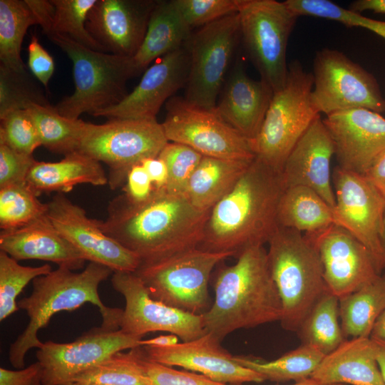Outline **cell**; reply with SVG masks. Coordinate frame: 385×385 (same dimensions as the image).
I'll return each instance as SVG.
<instances>
[{"label": "cell", "instance_id": "cell-1", "mask_svg": "<svg viewBox=\"0 0 385 385\" xmlns=\"http://www.w3.org/2000/svg\"><path fill=\"white\" fill-rule=\"evenodd\" d=\"M209 212L196 209L184 195L154 189L140 202L123 194L115 197L108 206L106 219L96 222L141 263H150L198 247Z\"/></svg>", "mask_w": 385, "mask_h": 385}, {"label": "cell", "instance_id": "cell-2", "mask_svg": "<svg viewBox=\"0 0 385 385\" xmlns=\"http://www.w3.org/2000/svg\"><path fill=\"white\" fill-rule=\"evenodd\" d=\"M280 173L255 158L232 189L209 212L198 248L237 257L264 245L278 227L284 191Z\"/></svg>", "mask_w": 385, "mask_h": 385}, {"label": "cell", "instance_id": "cell-3", "mask_svg": "<svg viewBox=\"0 0 385 385\" xmlns=\"http://www.w3.org/2000/svg\"><path fill=\"white\" fill-rule=\"evenodd\" d=\"M236 258L217 271L215 300L201 314L207 332L220 342L235 330L280 321L282 314L264 245L249 247Z\"/></svg>", "mask_w": 385, "mask_h": 385}, {"label": "cell", "instance_id": "cell-4", "mask_svg": "<svg viewBox=\"0 0 385 385\" xmlns=\"http://www.w3.org/2000/svg\"><path fill=\"white\" fill-rule=\"evenodd\" d=\"M112 272L104 265L89 262L80 272L58 267L47 274L35 278L31 294L18 302L19 309L26 312L29 322L10 344L8 355L11 364L17 369L24 368L29 350L39 349L43 344L38 337V331L47 326L55 314L73 311L86 303L98 307L103 319L102 327L120 329L123 309L106 306L98 294L100 284Z\"/></svg>", "mask_w": 385, "mask_h": 385}, {"label": "cell", "instance_id": "cell-5", "mask_svg": "<svg viewBox=\"0 0 385 385\" xmlns=\"http://www.w3.org/2000/svg\"><path fill=\"white\" fill-rule=\"evenodd\" d=\"M39 26L73 64L74 92L53 106L60 115L73 120L85 113L93 115L119 103L128 95L126 82L138 75L131 57L91 49L53 31L47 19Z\"/></svg>", "mask_w": 385, "mask_h": 385}, {"label": "cell", "instance_id": "cell-6", "mask_svg": "<svg viewBox=\"0 0 385 385\" xmlns=\"http://www.w3.org/2000/svg\"><path fill=\"white\" fill-rule=\"evenodd\" d=\"M267 243L269 266L282 305L279 322L285 330L297 332L328 290L320 255L305 234L279 225Z\"/></svg>", "mask_w": 385, "mask_h": 385}, {"label": "cell", "instance_id": "cell-7", "mask_svg": "<svg viewBox=\"0 0 385 385\" xmlns=\"http://www.w3.org/2000/svg\"><path fill=\"white\" fill-rule=\"evenodd\" d=\"M313 84L312 73L298 60L288 65L285 85L274 93L252 142L256 158L279 173L296 143L320 116L312 102Z\"/></svg>", "mask_w": 385, "mask_h": 385}, {"label": "cell", "instance_id": "cell-8", "mask_svg": "<svg viewBox=\"0 0 385 385\" xmlns=\"http://www.w3.org/2000/svg\"><path fill=\"white\" fill-rule=\"evenodd\" d=\"M157 119H111L103 124L85 122L76 152L109 168L108 183L123 186L135 165L158 157L168 143Z\"/></svg>", "mask_w": 385, "mask_h": 385}, {"label": "cell", "instance_id": "cell-9", "mask_svg": "<svg viewBox=\"0 0 385 385\" xmlns=\"http://www.w3.org/2000/svg\"><path fill=\"white\" fill-rule=\"evenodd\" d=\"M240 40L260 79L274 93L285 85L287 48L299 16L284 1L237 0Z\"/></svg>", "mask_w": 385, "mask_h": 385}, {"label": "cell", "instance_id": "cell-10", "mask_svg": "<svg viewBox=\"0 0 385 385\" xmlns=\"http://www.w3.org/2000/svg\"><path fill=\"white\" fill-rule=\"evenodd\" d=\"M230 257L233 256L196 247L157 262L141 263L133 273L153 299L185 312L202 314L209 309L211 272Z\"/></svg>", "mask_w": 385, "mask_h": 385}, {"label": "cell", "instance_id": "cell-11", "mask_svg": "<svg viewBox=\"0 0 385 385\" xmlns=\"http://www.w3.org/2000/svg\"><path fill=\"white\" fill-rule=\"evenodd\" d=\"M240 41L238 13L230 14L192 31L185 43L190 68L184 99L214 111Z\"/></svg>", "mask_w": 385, "mask_h": 385}, {"label": "cell", "instance_id": "cell-12", "mask_svg": "<svg viewBox=\"0 0 385 385\" xmlns=\"http://www.w3.org/2000/svg\"><path fill=\"white\" fill-rule=\"evenodd\" d=\"M312 73V102L319 113L358 108L385 112V98L376 78L344 53L329 48L317 51Z\"/></svg>", "mask_w": 385, "mask_h": 385}, {"label": "cell", "instance_id": "cell-13", "mask_svg": "<svg viewBox=\"0 0 385 385\" xmlns=\"http://www.w3.org/2000/svg\"><path fill=\"white\" fill-rule=\"evenodd\" d=\"M161 123L169 142L188 145L203 156L252 161L253 143L227 123L215 111H207L173 96Z\"/></svg>", "mask_w": 385, "mask_h": 385}, {"label": "cell", "instance_id": "cell-14", "mask_svg": "<svg viewBox=\"0 0 385 385\" xmlns=\"http://www.w3.org/2000/svg\"><path fill=\"white\" fill-rule=\"evenodd\" d=\"M334 223L349 232L370 252L380 274L385 267L381 244L385 199L363 175L337 166L332 174Z\"/></svg>", "mask_w": 385, "mask_h": 385}, {"label": "cell", "instance_id": "cell-15", "mask_svg": "<svg viewBox=\"0 0 385 385\" xmlns=\"http://www.w3.org/2000/svg\"><path fill=\"white\" fill-rule=\"evenodd\" d=\"M111 284L125 300L120 329L142 338L149 332H167L183 342L196 339L207 332L201 314H195L153 299L133 272H113Z\"/></svg>", "mask_w": 385, "mask_h": 385}, {"label": "cell", "instance_id": "cell-16", "mask_svg": "<svg viewBox=\"0 0 385 385\" xmlns=\"http://www.w3.org/2000/svg\"><path fill=\"white\" fill-rule=\"evenodd\" d=\"M142 338L120 329L93 328L71 342H43L36 356L42 368L43 385H64L73 382L82 372L112 354L141 346Z\"/></svg>", "mask_w": 385, "mask_h": 385}, {"label": "cell", "instance_id": "cell-17", "mask_svg": "<svg viewBox=\"0 0 385 385\" xmlns=\"http://www.w3.org/2000/svg\"><path fill=\"white\" fill-rule=\"evenodd\" d=\"M46 203V215L52 225L86 261L104 265L113 272H134L138 268V256L102 232L96 220L88 217L64 193H56Z\"/></svg>", "mask_w": 385, "mask_h": 385}, {"label": "cell", "instance_id": "cell-18", "mask_svg": "<svg viewBox=\"0 0 385 385\" xmlns=\"http://www.w3.org/2000/svg\"><path fill=\"white\" fill-rule=\"evenodd\" d=\"M306 235L319 253L328 290L337 297L359 289L381 274L367 248L342 227L334 224Z\"/></svg>", "mask_w": 385, "mask_h": 385}, {"label": "cell", "instance_id": "cell-19", "mask_svg": "<svg viewBox=\"0 0 385 385\" xmlns=\"http://www.w3.org/2000/svg\"><path fill=\"white\" fill-rule=\"evenodd\" d=\"M190 58L185 44L157 59L139 83L118 104L93 115L111 119H156L163 104L185 88Z\"/></svg>", "mask_w": 385, "mask_h": 385}, {"label": "cell", "instance_id": "cell-20", "mask_svg": "<svg viewBox=\"0 0 385 385\" xmlns=\"http://www.w3.org/2000/svg\"><path fill=\"white\" fill-rule=\"evenodd\" d=\"M323 123L334 145L339 168L365 175L385 150V118L358 108L327 115Z\"/></svg>", "mask_w": 385, "mask_h": 385}, {"label": "cell", "instance_id": "cell-21", "mask_svg": "<svg viewBox=\"0 0 385 385\" xmlns=\"http://www.w3.org/2000/svg\"><path fill=\"white\" fill-rule=\"evenodd\" d=\"M221 342L210 333L190 342L172 346H142L150 361L168 366H180L197 371L213 381L241 385L245 382L262 383L259 373L239 364L220 345Z\"/></svg>", "mask_w": 385, "mask_h": 385}, {"label": "cell", "instance_id": "cell-22", "mask_svg": "<svg viewBox=\"0 0 385 385\" xmlns=\"http://www.w3.org/2000/svg\"><path fill=\"white\" fill-rule=\"evenodd\" d=\"M153 0H96L87 17L93 38L113 54L133 57L148 28Z\"/></svg>", "mask_w": 385, "mask_h": 385}, {"label": "cell", "instance_id": "cell-23", "mask_svg": "<svg viewBox=\"0 0 385 385\" xmlns=\"http://www.w3.org/2000/svg\"><path fill=\"white\" fill-rule=\"evenodd\" d=\"M334 145L323 120L318 117L296 143L280 173L284 188L305 186L314 190L333 209L335 196L331 179Z\"/></svg>", "mask_w": 385, "mask_h": 385}, {"label": "cell", "instance_id": "cell-24", "mask_svg": "<svg viewBox=\"0 0 385 385\" xmlns=\"http://www.w3.org/2000/svg\"><path fill=\"white\" fill-rule=\"evenodd\" d=\"M272 88L246 73L236 59L219 96L215 112L247 139L254 141L262 125L272 99Z\"/></svg>", "mask_w": 385, "mask_h": 385}, {"label": "cell", "instance_id": "cell-25", "mask_svg": "<svg viewBox=\"0 0 385 385\" xmlns=\"http://www.w3.org/2000/svg\"><path fill=\"white\" fill-rule=\"evenodd\" d=\"M0 249L17 261H48L73 271L83 268L86 262L54 228L46 215L24 227L1 230Z\"/></svg>", "mask_w": 385, "mask_h": 385}, {"label": "cell", "instance_id": "cell-26", "mask_svg": "<svg viewBox=\"0 0 385 385\" xmlns=\"http://www.w3.org/2000/svg\"><path fill=\"white\" fill-rule=\"evenodd\" d=\"M310 378L326 384L385 385L371 337L345 340L324 356Z\"/></svg>", "mask_w": 385, "mask_h": 385}, {"label": "cell", "instance_id": "cell-27", "mask_svg": "<svg viewBox=\"0 0 385 385\" xmlns=\"http://www.w3.org/2000/svg\"><path fill=\"white\" fill-rule=\"evenodd\" d=\"M108 183L100 162L79 152L66 155L60 161H37L31 168L26 183L39 196L41 193L68 192L78 184L96 186Z\"/></svg>", "mask_w": 385, "mask_h": 385}, {"label": "cell", "instance_id": "cell-28", "mask_svg": "<svg viewBox=\"0 0 385 385\" xmlns=\"http://www.w3.org/2000/svg\"><path fill=\"white\" fill-rule=\"evenodd\" d=\"M192 30L185 23L173 0L156 1L144 39L132 57L138 74L160 57L183 46Z\"/></svg>", "mask_w": 385, "mask_h": 385}, {"label": "cell", "instance_id": "cell-29", "mask_svg": "<svg viewBox=\"0 0 385 385\" xmlns=\"http://www.w3.org/2000/svg\"><path fill=\"white\" fill-rule=\"evenodd\" d=\"M252 161L203 156L190 176L185 197L196 209L209 212L232 189Z\"/></svg>", "mask_w": 385, "mask_h": 385}, {"label": "cell", "instance_id": "cell-30", "mask_svg": "<svg viewBox=\"0 0 385 385\" xmlns=\"http://www.w3.org/2000/svg\"><path fill=\"white\" fill-rule=\"evenodd\" d=\"M277 224L312 235L335 224L334 211L312 189L300 185L289 187L284 189L279 199Z\"/></svg>", "mask_w": 385, "mask_h": 385}, {"label": "cell", "instance_id": "cell-31", "mask_svg": "<svg viewBox=\"0 0 385 385\" xmlns=\"http://www.w3.org/2000/svg\"><path fill=\"white\" fill-rule=\"evenodd\" d=\"M385 309V274L359 289L339 298L341 328L344 337H370Z\"/></svg>", "mask_w": 385, "mask_h": 385}, {"label": "cell", "instance_id": "cell-32", "mask_svg": "<svg viewBox=\"0 0 385 385\" xmlns=\"http://www.w3.org/2000/svg\"><path fill=\"white\" fill-rule=\"evenodd\" d=\"M324 356L316 347L302 344L272 361L251 356H234V358L241 365L261 374L265 380L299 382L311 377Z\"/></svg>", "mask_w": 385, "mask_h": 385}, {"label": "cell", "instance_id": "cell-33", "mask_svg": "<svg viewBox=\"0 0 385 385\" xmlns=\"http://www.w3.org/2000/svg\"><path fill=\"white\" fill-rule=\"evenodd\" d=\"M38 25L26 0H0V65L26 73L21 56V44L28 29Z\"/></svg>", "mask_w": 385, "mask_h": 385}, {"label": "cell", "instance_id": "cell-34", "mask_svg": "<svg viewBox=\"0 0 385 385\" xmlns=\"http://www.w3.org/2000/svg\"><path fill=\"white\" fill-rule=\"evenodd\" d=\"M141 346L118 351L78 375L73 382L98 385H152ZM72 383V382H71Z\"/></svg>", "mask_w": 385, "mask_h": 385}, {"label": "cell", "instance_id": "cell-35", "mask_svg": "<svg viewBox=\"0 0 385 385\" xmlns=\"http://www.w3.org/2000/svg\"><path fill=\"white\" fill-rule=\"evenodd\" d=\"M339 317V297L327 290L297 332L302 344L314 346L325 355L335 350L345 341Z\"/></svg>", "mask_w": 385, "mask_h": 385}, {"label": "cell", "instance_id": "cell-36", "mask_svg": "<svg viewBox=\"0 0 385 385\" xmlns=\"http://www.w3.org/2000/svg\"><path fill=\"white\" fill-rule=\"evenodd\" d=\"M26 110L35 123L41 145L64 156L77 151L85 121L63 117L51 105L33 104Z\"/></svg>", "mask_w": 385, "mask_h": 385}, {"label": "cell", "instance_id": "cell-37", "mask_svg": "<svg viewBox=\"0 0 385 385\" xmlns=\"http://www.w3.org/2000/svg\"><path fill=\"white\" fill-rule=\"evenodd\" d=\"M26 183L0 188V228L10 230L24 227L46 215L43 203Z\"/></svg>", "mask_w": 385, "mask_h": 385}, {"label": "cell", "instance_id": "cell-38", "mask_svg": "<svg viewBox=\"0 0 385 385\" xmlns=\"http://www.w3.org/2000/svg\"><path fill=\"white\" fill-rule=\"evenodd\" d=\"M53 11L48 17L50 27L95 51L106 52L86 28L89 11L96 0H50Z\"/></svg>", "mask_w": 385, "mask_h": 385}, {"label": "cell", "instance_id": "cell-39", "mask_svg": "<svg viewBox=\"0 0 385 385\" xmlns=\"http://www.w3.org/2000/svg\"><path fill=\"white\" fill-rule=\"evenodd\" d=\"M51 271L48 264L39 267L22 266L0 251V321L18 310L16 298L31 281Z\"/></svg>", "mask_w": 385, "mask_h": 385}, {"label": "cell", "instance_id": "cell-40", "mask_svg": "<svg viewBox=\"0 0 385 385\" xmlns=\"http://www.w3.org/2000/svg\"><path fill=\"white\" fill-rule=\"evenodd\" d=\"M298 16H308L335 21L348 27H361L385 39V21L366 17L329 0H286Z\"/></svg>", "mask_w": 385, "mask_h": 385}, {"label": "cell", "instance_id": "cell-41", "mask_svg": "<svg viewBox=\"0 0 385 385\" xmlns=\"http://www.w3.org/2000/svg\"><path fill=\"white\" fill-rule=\"evenodd\" d=\"M33 104L48 106L41 89L28 73H19L0 65V117Z\"/></svg>", "mask_w": 385, "mask_h": 385}, {"label": "cell", "instance_id": "cell-42", "mask_svg": "<svg viewBox=\"0 0 385 385\" xmlns=\"http://www.w3.org/2000/svg\"><path fill=\"white\" fill-rule=\"evenodd\" d=\"M158 157L165 163L168 180L165 189L174 194H185L188 181L203 155L192 148L168 142Z\"/></svg>", "mask_w": 385, "mask_h": 385}, {"label": "cell", "instance_id": "cell-43", "mask_svg": "<svg viewBox=\"0 0 385 385\" xmlns=\"http://www.w3.org/2000/svg\"><path fill=\"white\" fill-rule=\"evenodd\" d=\"M0 143L27 155L41 145L35 123L27 110H16L0 117Z\"/></svg>", "mask_w": 385, "mask_h": 385}, {"label": "cell", "instance_id": "cell-44", "mask_svg": "<svg viewBox=\"0 0 385 385\" xmlns=\"http://www.w3.org/2000/svg\"><path fill=\"white\" fill-rule=\"evenodd\" d=\"M188 26L193 30L237 12V0H173Z\"/></svg>", "mask_w": 385, "mask_h": 385}, {"label": "cell", "instance_id": "cell-45", "mask_svg": "<svg viewBox=\"0 0 385 385\" xmlns=\"http://www.w3.org/2000/svg\"><path fill=\"white\" fill-rule=\"evenodd\" d=\"M36 162L33 155L19 153L0 143V188L26 183Z\"/></svg>", "mask_w": 385, "mask_h": 385}, {"label": "cell", "instance_id": "cell-46", "mask_svg": "<svg viewBox=\"0 0 385 385\" xmlns=\"http://www.w3.org/2000/svg\"><path fill=\"white\" fill-rule=\"evenodd\" d=\"M145 364L152 385H229L202 374L173 369L150 361L146 356Z\"/></svg>", "mask_w": 385, "mask_h": 385}, {"label": "cell", "instance_id": "cell-47", "mask_svg": "<svg viewBox=\"0 0 385 385\" xmlns=\"http://www.w3.org/2000/svg\"><path fill=\"white\" fill-rule=\"evenodd\" d=\"M28 53L29 68L34 76L47 89L55 69L53 58L41 45L38 38L35 36L31 38Z\"/></svg>", "mask_w": 385, "mask_h": 385}, {"label": "cell", "instance_id": "cell-48", "mask_svg": "<svg viewBox=\"0 0 385 385\" xmlns=\"http://www.w3.org/2000/svg\"><path fill=\"white\" fill-rule=\"evenodd\" d=\"M123 195L130 201L140 202L148 199L154 187L143 166L140 163L129 170L123 185Z\"/></svg>", "mask_w": 385, "mask_h": 385}, {"label": "cell", "instance_id": "cell-49", "mask_svg": "<svg viewBox=\"0 0 385 385\" xmlns=\"http://www.w3.org/2000/svg\"><path fill=\"white\" fill-rule=\"evenodd\" d=\"M0 385H43L42 368L37 361L17 370L0 368Z\"/></svg>", "mask_w": 385, "mask_h": 385}, {"label": "cell", "instance_id": "cell-50", "mask_svg": "<svg viewBox=\"0 0 385 385\" xmlns=\"http://www.w3.org/2000/svg\"><path fill=\"white\" fill-rule=\"evenodd\" d=\"M146 170L154 189H165L168 180V168L158 156L143 160L140 163Z\"/></svg>", "mask_w": 385, "mask_h": 385}, {"label": "cell", "instance_id": "cell-51", "mask_svg": "<svg viewBox=\"0 0 385 385\" xmlns=\"http://www.w3.org/2000/svg\"><path fill=\"white\" fill-rule=\"evenodd\" d=\"M365 176L385 199V150L375 159Z\"/></svg>", "mask_w": 385, "mask_h": 385}, {"label": "cell", "instance_id": "cell-52", "mask_svg": "<svg viewBox=\"0 0 385 385\" xmlns=\"http://www.w3.org/2000/svg\"><path fill=\"white\" fill-rule=\"evenodd\" d=\"M349 9L361 13L372 11L376 14H385V0H356L352 1Z\"/></svg>", "mask_w": 385, "mask_h": 385}, {"label": "cell", "instance_id": "cell-53", "mask_svg": "<svg viewBox=\"0 0 385 385\" xmlns=\"http://www.w3.org/2000/svg\"><path fill=\"white\" fill-rule=\"evenodd\" d=\"M178 342V337L170 334L168 335H160L157 337L149 339H142L140 341L141 346H172L177 344Z\"/></svg>", "mask_w": 385, "mask_h": 385}, {"label": "cell", "instance_id": "cell-54", "mask_svg": "<svg viewBox=\"0 0 385 385\" xmlns=\"http://www.w3.org/2000/svg\"><path fill=\"white\" fill-rule=\"evenodd\" d=\"M376 348V355L379 366L385 383V341L371 337Z\"/></svg>", "mask_w": 385, "mask_h": 385}, {"label": "cell", "instance_id": "cell-55", "mask_svg": "<svg viewBox=\"0 0 385 385\" xmlns=\"http://www.w3.org/2000/svg\"><path fill=\"white\" fill-rule=\"evenodd\" d=\"M370 337L385 341V309L377 318Z\"/></svg>", "mask_w": 385, "mask_h": 385}, {"label": "cell", "instance_id": "cell-56", "mask_svg": "<svg viewBox=\"0 0 385 385\" xmlns=\"http://www.w3.org/2000/svg\"><path fill=\"white\" fill-rule=\"evenodd\" d=\"M291 385H346V384H326L318 382L311 378H309L307 379H305L299 382H295L294 384H291Z\"/></svg>", "mask_w": 385, "mask_h": 385}, {"label": "cell", "instance_id": "cell-57", "mask_svg": "<svg viewBox=\"0 0 385 385\" xmlns=\"http://www.w3.org/2000/svg\"><path fill=\"white\" fill-rule=\"evenodd\" d=\"M381 244H382L384 253V255H385V212H384V218H383V229H382V235H381Z\"/></svg>", "mask_w": 385, "mask_h": 385}, {"label": "cell", "instance_id": "cell-58", "mask_svg": "<svg viewBox=\"0 0 385 385\" xmlns=\"http://www.w3.org/2000/svg\"><path fill=\"white\" fill-rule=\"evenodd\" d=\"M64 385H98V384H86L72 382V383H68Z\"/></svg>", "mask_w": 385, "mask_h": 385}]
</instances>
